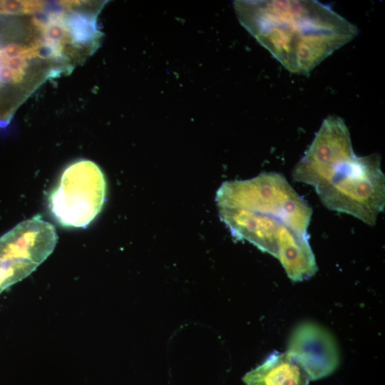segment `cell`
<instances>
[{"label": "cell", "instance_id": "ba28073f", "mask_svg": "<svg viewBox=\"0 0 385 385\" xmlns=\"http://www.w3.org/2000/svg\"><path fill=\"white\" fill-rule=\"evenodd\" d=\"M309 378L287 351L272 353L242 378L246 385H309Z\"/></svg>", "mask_w": 385, "mask_h": 385}, {"label": "cell", "instance_id": "6da1fadb", "mask_svg": "<svg viewBox=\"0 0 385 385\" xmlns=\"http://www.w3.org/2000/svg\"><path fill=\"white\" fill-rule=\"evenodd\" d=\"M215 201L233 237L277 258L292 282L316 274L308 234L312 208L282 174L263 172L248 180L225 181Z\"/></svg>", "mask_w": 385, "mask_h": 385}, {"label": "cell", "instance_id": "52a82bcc", "mask_svg": "<svg viewBox=\"0 0 385 385\" xmlns=\"http://www.w3.org/2000/svg\"><path fill=\"white\" fill-rule=\"evenodd\" d=\"M287 352L312 380L328 376L339 363V350L334 337L324 327L312 322L302 323L294 329Z\"/></svg>", "mask_w": 385, "mask_h": 385}, {"label": "cell", "instance_id": "277c9868", "mask_svg": "<svg viewBox=\"0 0 385 385\" xmlns=\"http://www.w3.org/2000/svg\"><path fill=\"white\" fill-rule=\"evenodd\" d=\"M68 72L62 41L41 1H0V128L44 81Z\"/></svg>", "mask_w": 385, "mask_h": 385}, {"label": "cell", "instance_id": "3957f363", "mask_svg": "<svg viewBox=\"0 0 385 385\" xmlns=\"http://www.w3.org/2000/svg\"><path fill=\"white\" fill-rule=\"evenodd\" d=\"M241 24L289 72L307 74L358 29L317 1H235Z\"/></svg>", "mask_w": 385, "mask_h": 385}, {"label": "cell", "instance_id": "5b68a950", "mask_svg": "<svg viewBox=\"0 0 385 385\" xmlns=\"http://www.w3.org/2000/svg\"><path fill=\"white\" fill-rule=\"evenodd\" d=\"M106 182L99 166L88 160L70 164L48 196L54 220L66 227H86L101 211Z\"/></svg>", "mask_w": 385, "mask_h": 385}, {"label": "cell", "instance_id": "8992f818", "mask_svg": "<svg viewBox=\"0 0 385 385\" xmlns=\"http://www.w3.org/2000/svg\"><path fill=\"white\" fill-rule=\"evenodd\" d=\"M54 226L38 215L24 220L0 237V293L27 277L53 252Z\"/></svg>", "mask_w": 385, "mask_h": 385}, {"label": "cell", "instance_id": "7a4b0ae2", "mask_svg": "<svg viewBox=\"0 0 385 385\" xmlns=\"http://www.w3.org/2000/svg\"><path fill=\"white\" fill-rule=\"evenodd\" d=\"M294 180L314 188L321 202L374 226L385 207L381 156L355 154L348 127L339 117L326 118L292 172Z\"/></svg>", "mask_w": 385, "mask_h": 385}]
</instances>
